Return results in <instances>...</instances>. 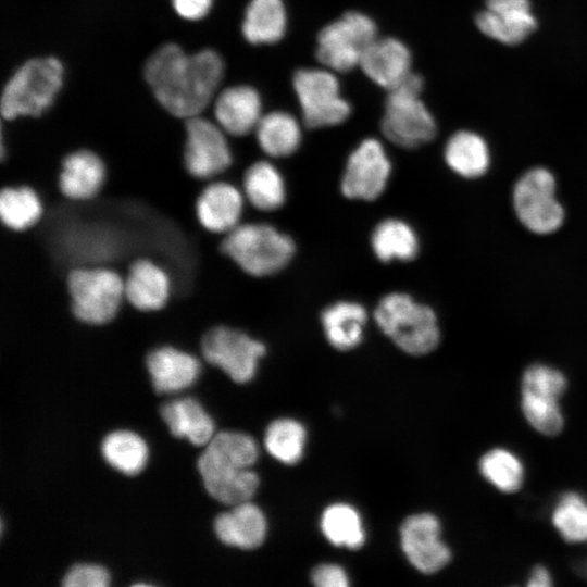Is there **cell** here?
Masks as SVG:
<instances>
[{"instance_id":"19","label":"cell","mask_w":587,"mask_h":587,"mask_svg":"<svg viewBox=\"0 0 587 587\" xmlns=\"http://www.w3.org/2000/svg\"><path fill=\"white\" fill-rule=\"evenodd\" d=\"M213 112L216 123L226 134L245 136L254 130L260 122L262 101L254 88L233 86L217 95Z\"/></svg>"},{"instance_id":"31","label":"cell","mask_w":587,"mask_h":587,"mask_svg":"<svg viewBox=\"0 0 587 587\" xmlns=\"http://www.w3.org/2000/svg\"><path fill=\"white\" fill-rule=\"evenodd\" d=\"M320 526L325 538L335 546L355 550L365 542L361 515L350 504L334 503L327 507L322 513Z\"/></svg>"},{"instance_id":"25","label":"cell","mask_w":587,"mask_h":587,"mask_svg":"<svg viewBox=\"0 0 587 587\" xmlns=\"http://www.w3.org/2000/svg\"><path fill=\"white\" fill-rule=\"evenodd\" d=\"M287 14L282 0H251L246 9L242 34L254 45L279 41L286 32Z\"/></svg>"},{"instance_id":"35","label":"cell","mask_w":587,"mask_h":587,"mask_svg":"<svg viewBox=\"0 0 587 587\" xmlns=\"http://www.w3.org/2000/svg\"><path fill=\"white\" fill-rule=\"evenodd\" d=\"M559 398L521 390V408L528 424L538 433L546 436L559 434L564 425V416Z\"/></svg>"},{"instance_id":"15","label":"cell","mask_w":587,"mask_h":587,"mask_svg":"<svg viewBox=\"0 0 587 587\" xmlns=\"http://www.w3.org/2000/svg\"><path fill=\"white\" fill-rule=\"evenodd\" d=\"M475 24L485 36L509 46L521 43L537 27L529 0H486Z\"/></svg>"},{"instance_id":"6","label":"cell","mask_w":587,"mask_h":587,"mask_svg":"<svg viewBox=\"0 0 587 587\" xmlns=\"http://www.w3.org/2000/svg\"><path fill=\"white\" fill-rule=\"evenodd\" d=\"M374 316L385 335L409 354H427L439 344L440 332L434 311L405 294L385 296Z\"/></svg>"},{"instance_id":"13","label":"cell","mask_w":587,"mask_h":587,"mask_svg":"<svg viewBox=\"0 0 587 587\" xmlns=\"http://www.w3.org/2000/svg\"><path fill=\"white\" fill-rule=\"evenodd\" d=\"M400 542L408 561L424 574L442 570L451 560V550L441 539V524L432 513L408 516L400 527Z\"/></svg>"},{"instance_id":"38","label":"cell","mask_w":587,"mask_h":587,"mask_svg":"<svg viewBox=\"0 0 587 587\" xmlns=\"http://www.w3.org/2000/svg\"><path fill=\"white\" fill-rule=\"evenodd\" d=\"M110 584L108 571L97 564H76L64 575L65 587H107Z\"/></svg>"},{"instance_id":"24","label":"cell","mask_w":587,"mask_h":587,"mask_svg":"<svg viewBox=\"0 0 587 587\" xmlns=\"http://www.w3.org/2000/svg\"><path fill=\"white\" fill-rule=\"evenodd\" d=\"M321 320L328 342L346 351L361 342L367 314L361 304L341 301L325 309Z\"/></svg>"},{"instance_id":"41","label":"cell","mask_w":587,"mask_h":587,"mask_svg":"<svg viewBox=\"0 0 587 587\" xmlns=\"http://www.w3.org/2000/svg\"><path fill=\"white\" fill-rule=\"evenodd\" d=\"M552 585V576L549 570L542 565L535 566L527 579V586L548 587Z\"/></svg>"},{"instance_id":"20","label":"cell","mask_w":587,"mask_h":587,"mask_svg":"<svg viewBox=\"0 0 587 587\" xmlns=\"http://www.w3.org/2000/svg\"><path fill=\"white\" fill-rule=\"evenodd\" d=\"M408 47L391 37L376 38L364 50L359 66L375 84L390 89L411 72Z\"/></svg>"},{"instance_id":"40","label":"cell","mask_w":587,"mask_h":587,"mask_svg":"<svg viewBox=\"0 0 587 587\" xmlns=\"http://www.w3.org/2000/svg\"><path fill=\"white\" fill-rule=\"evenodd\" d=\"M212 0H173L175 11L182 17L197 21L208 14Z\"/></svg>"},{"instance_id":"22","label":"cell","mask_w":587,"mask_h":587,"mask_svg":"<svg viewBox=\"0 0 587 587\" xmlns=\"http://www.w3.org/2000/svg\"><path fill=\"white\" fill-rule=\"evenodd\" d=\"M214 530L223 544L250 550L263 544L267 534V521L258 505L246 501L217 515Z\"/></svg>"},{"instance_id":"17","label":"cell","mask_w":587,"mask_h":587,"mask_svg":"<svg viewBox=\"0 0 587 587\" xmlns=\"http://www.w3.org/2000/svg\"><path fill=\"white\" fill-rule=\"evenodd\" d=\"M171 295V279L165 268L148 258L134 260L124 277V297L140 312L162 310Z\"/></svg>"},{"instance_id":"11","label":"cell","mask_w":587,"mask_h":587,"mask_svg":"<svg viewBox=\"0 0 587 587\" xmlns=\"http://www.w3.org/2000/svg\"><path fill=\"white\" fill-rule=\"evenodd\" d=\"M554 191V177L546 168H532L519 179L513 191V203L520 222L527 229L550 234L562 225L564 211Z\"/></svg>"},{"instance_id":"5","label":"cell","mask_w":587,"mask_h":587,"mask_svg":"<svg viewBox=\"0 0 587 587\" xmlns=\"http://www.w3.org/2000/svg\"><path fill=\"white\" fill-rule=\"evenodd\" d=\"M221 251L252 276L272 275L287 265L295 252L290 237L267 224H239L225 234Z\"/></svg>"},{"instance_id":"9","label":"cell","mask_w":587,"mask_h":587,"mask_svg":"<svg viewBox=\"0 0 587 587\" xmlns=\"http://www.w3.org/2000/svg\"><path fill=\"white\" fill-rule=\"evenodd\" d=\"M292 85L308 127L335 126L349 117L351 107L341 96L340 84L332 70H298Z\"/></svg>"},{"instance_id":"26","label":"cell","mask_w":587,"mask_h":587,"mask_svg":"<svg viewBox=\"0 0 587 587\" xmlns=\"http://www.w3.org/2000/svg\"><path fill=\"white\" fill-rule=\"evenodd\" d=\"M254 132L260 148L274 158L290 155L301 142L299 122L284 111L262 115Z\"/></svg>"},{"instance_id":"36","label":"cell","mask_w":587,"mask_h":587,"mask_svg":"<svg viewBox=\"0 0 587 587\" xmlns=\"http://www.w3.org/2000/svg\"><path fill=\"white\" fill-rule=\"evenodd\" d=\"M551 520L564 540L587 541V501L578 492H564L553 508Z\"/></svg>"},{"instance_id":"1","label":"cell","mask_w":587,"mask_h":587,"mask_svg":"<svg viewBox=\"0 0 587 587\" xmlns=\"http://www.w3.org/2000/svg\"><path fill=\"white\" fill-rule=\"evenodd\" d=\"M224 75L221 55L211 49L187 54L175 43L157 49L145 65V77L157 100L172 115H199L214 98Z\"/></svg>"},{"instance_id":"27","label":"cell","mask_w":587,"mask_h":587,"mask_svg":"<svg viewBox=\"0 0 587 587\" xmlns=\"http://www.w3.org/2000/svg\"><path fill=\"white\" fill-rule=\"evenodd\" d=\"M445 160L457 174L466 178L479 177L489 165L487 143L473 132H457L447 141Z\"/></svg>"},{"instance_id":"14","label":"cell","mask_w":587,"mask_h":587,"mask_svg":"<svg viewBox=\"0 0 587 587\" xmlns=\"http://www.w3.org/2000/svg\"><path fill=\"white\" fill-rule=\"evenodd\" d=\"M390 171V161L382 143L375 138H366L347 161L342 193L350 199L374 200L384 191Z\"/></svg>"},{"instance_id":"8","label":"cell","mask_w":587,"mask_h":587,"mask_svg":"<svg viewBox=\"0 0 587 587\" xmlns=\"http://www.w3.org/2000/svg\"><path fill=\"white\" fill-rule=\"evenodd\" d=\"M376 38L377 28L371 17L347 12L320 30L316 59L333 72H348L359 66L364 50Z\"/></svg>"},{"instance_id":"28","label":"cell","mask_w":587,"mask_h":587,"mask_svg":"<svg viewBox=\"0 0 587 587\" xmlns=\"http://www.w3.org/2000/svg\"><path fill=\"white\" fill-rule=\"evenodd\" d=\"M243 192L248 201L262 211L278 209L286 197L280 173L266 161H258L247 168L243 176Z\"/></svg>"},{"instance_id":"12","label":"cell","mask_w":587,"mask_h":587,"mask_svg":"<svg viewBox=\"0 0 587 587\" xmlns=\"http://www.w3.org/2000/svg\"><path fill=\"white\" fill-rule=\"evenodd\" d=\"M184 167L195 179L205 180L225 172L232 164V151L225 132L199 115L186 118Z\"/></svg>"},{"instance_id":"7","label":"cell","mask_w":587,"mask_h":587,"mask_svg":"<svg viewBox=\"0 0 587 587\" xmlns=\"http://www.w3.org/2000/svg\"><path fill=\"white\" fill-rule=\"evenodd\" d=\"M63 66L53 58L25 62L5 84L1 96V113L5 120L39 116L53 102L62 86Z\"/></svg>"},{"instance_id":"23","label":"cell","mask_w":587,"mask_h":587,"mask_svg":"<svg viewBox=\"0 0 587 587\" xmlns=\"http://www.w3.org/2000/svg\"><path fill=\"white\" fill-rule=\"evenodd\" d=\"M160 414L172 435L187 438L196 446L205 445L213 437V420L193 398L166 402L161 407Z\"/></svg>"},{"instance_id":"34","label":"cell","mask_w":587,"mask_h":587,"mask_svg":"<svg viewBox=\"0 0 587 587\" xmlns=\"http://www.w3.org/2000/svg\"><path fill=\"white\" fill-rule=\"evenodd\" d=\"M483 477L502 492L517 491L524 480V466L520 458L505 448H494L478 462Z\"/></svg>"},{"instance_id":"37","label":"cell","mask_w":587,"mask_h":587,"mask_svg":"<svg viewBox=\"0 0 587 587\" xmlns=\"http://www.w3.org/2000/svg\"><path fill=\"white\" fill-rule=\"evenodd\" d=\"M566 386V378L559 370L545 364H534L523 373L521 390L545 394L560 399L565 392Z\"/></svg>"},{"instance_id":"4","label":"cell","mask_w":587,"mask_h":587,"mask_svg":"<svg viewBox=\"0 0 587 587\" xmlns=\"http://www.w3.org/2000/svg\"><path fill=\"white\" fill-rule=\"evenodd\" d=\"M424 82L412 71L387 90L382 132L395 145L411 149L430 141L436 123L421 100Z\"/></svg>"},{"instance_id":"21","label":"cell","mask_w":587,"mask_h":587,"mask_svg":"<svg viewBox=\"0 0 587 587\" xmlns=\"http://www.w3.org/2000/svg\"><path fill=\"white\" fill-rule=\"evenodd\" d=\"M146 364L158 392H174L191 386L201 370L196 357L171 346L150 351Z\"/></svg>"},{"instance_id":"2","label":"cell","mask_w":587,"mask_h":587,"mask_svg":"<svg viewBox=\"0 0 587 587\" xmlns=\"http://www.w3.org/2000/svg\"><path fill=\"white\" fill-rule=\"evenodd\" d=\"M259 458L255 440L240 432L214 435L197 466L207 491L217 501L236 505L254 496L260 479L251 470Z\"/></svg>"},{"instance_id":"32","label":"cell","mask_w":587,"mask_h":587,"mask_svg":"<svg viewBox=\"0 0 587 587\" xmlns=\"http://www.w3.org/2000/svg\"><path fill=\"white\" fill-rule=\"evenodd\" d=\"M101 451L112 467L126 475L138 474L148 460L147 444L130 430L110 433L102 441Z\"/></svg>"},{"instance_id":"39","label":"cell","mask_w":587,"mask_h":587,"mask_svg":"<svg viewBox=\"0 0 587 587\" xmlns=\"http://www.w3.org/2000/svg\"><path fill=\"white\" fill-rule=\"evenodd\" d=\"M312 583L317 587H347L349 577L337 564H320L312 571Z\"/></svg>"},{"instance_id":"18","label":"cell","mask_w":587,"mask_h":587,"mask_svg":"<svg viewBox=\"0 0 587 587\" xmlns=\"http://www.w3.org/2000/svg\"><path fill=\"white\" fill-rule=\"evenodd\" d=\"M105 178L102 159L93 151L80 149L62 160L57 185L64 198L82 202L93 199L104 186Z\"/></svg>"},{"instance_id":"30","label":"cell","mask_w":587,"mask_h":587,"mask_svg":"<svg viewBox=\"0 0 587 587\" xmlns=\"http://www.w3.org/2000/svg\"><path fill=\"white\" fill-rule=\"evenodd\" d=\"M372 248L383 262L410 261L417 254L419 240L414 230L400 220L380 222L373 232Z\"/></svg>"},{"instance_id":"16","label":"cell","mask_w":587,"mask_h":587,"mask_svg":"<svg viewBox=\"0 0 587 587\" xmlns=\"http://www.w3.org/2000/svg\"><path fill=\"white\" fill-rule=\"evenodd\" d=\"M193 208L205 230L225 235L240 224L243 195L230 183L214 180L201 189Z\"/></svg>"},{"instance_id":"29","label":"cell","mask_w":587,"mask_h":587,"mask_svg":"<svg viewBox=\"0 0 587 587\" xmlns=\"http://www.w3.org/2000/svg\"><path fill=\"white\" fill-rule=\"evenodd\" d=\"M42 202L27 185L5 186L0 191V218L13 232L33 227L42 216Z\"/></svg>"},{"instance_id":"3","label":"cell","mask_w":587,"mask_h":587,"mask_svg":"<svg viewBox=\"0 0 587 587\" xmlns=\"http://www.w3.org/2000/svg\"><path fill=\"white\" fill-rule=\"evenodd\" d=\"M73 316L92 326L116 317L124 297V277L105 265H77L65 278Z\"/></svg>"},{"instance_id":"33","label":"cell","mask_w":587,"mask_h":587,"mask_svg":"<svg viewBox=\"0 0 587 587\" xmlns=\"http://www.w3.org/2000/svg\"><path fill=\"white\" fill-rule=\"evenodd\" d=\"M305 427L294 419H277L268 424L264 435L266 451L286 465L297 464L303 457Z\"/></svg>"},{"instance_id":"10","label":"cell","mask_w":587,"mask_h":587,"mask_svg":"<svg viewBox=\"0 0 587 587\" xmlns=\"http://www.w3.org/2000/svg\"><path fill=\"white\" fill-rule=\"evenodd\" d=\"M203 358L223 370L234 382L245 384L257 373L265 346L246 333L229 326H214L201 338Z\"/></svg>"}]
</instances>
